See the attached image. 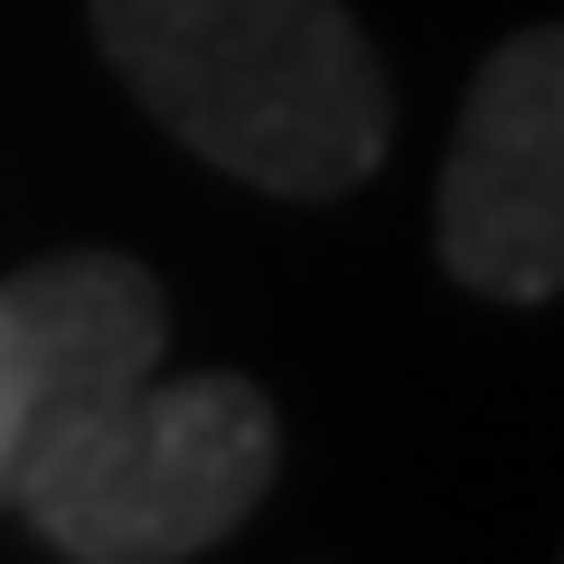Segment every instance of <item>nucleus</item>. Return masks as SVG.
<instances>
[{
	"mask_svg": "<svg viewBox=\"0 0 564 564\" xmlns=\"http://www.w3.org/2000/svg\"><path fill=\"white\" fill-rule=\"evenodd\" d=\"M95 39L170 132L273 198H339L386 161L395 95L339 0H95Z\"/></svg>",
	"mask_w": 564,
	"mask_h": 564,
	"instance_id": "1",
	"label": "nucleus"
},
{
	"mask_svg": "<svg viewBox=\"0 0 564 564\" xmlns=\"http://www.w3.org/2000/svg\"><path fill=\"white\" fill-rule=\"evenodd\" d=\"M273 462L282 433L263 386L226 367H198V377L151 367L47 423L10 499L66 564H188L198 545L254 518Z\"/></svg>",
	"mask_w": 564,
	"mask_h": 564,
	"instance_id": "2",
	"label": "nucleus"
},
{
	"mask_svg": "<svg viewBox=\"0 0 564 564\" xmlns=\"http://www.w3.org/2000/svg\"><path fill=\"white\" fill-rule=\"evenodd\" d=\"M433 245L480 302L564 292V29H518L470 76L433 198Z\"/></svg>",
	"mask_w": 564,
	"mask_h": 564,
	"instance_id": "3",
	"label": "nucleus"
},
{
	"mask_svg": "<svg viewBox=\"0 0 564 564\" xmlns=\"http://www.w3.org/2000/svg\"><path fill=\"white\" fill-rule=\"evenodd\" d=\"M0 321L20 339V367L39 386V433L113 386L151 377L170 348V302L151 263L132 254H47L0 282ZM29 433V443H39Z\"/></svg>",
	"mask_w": 564,
	"mask_h": 564,
	"instance_id": "4",
	"label": "nucleus"
},
{
	"mask_svg": "<svg viewBox=\"0 0 564 564\" xmlns=\"http://www.w3.org/2000/svg\"><path fill=\"white\" fill-rule=\"evenodd\" d=\"M29 433H39V386H29L20 339L0 321V499H10V480H20V462H29Z\"/></svg>",
	"mask_w": 564,
	"mask_h": 564,
	"instance_id": "5",
	"label": "nucleus"
}]
</instances>
